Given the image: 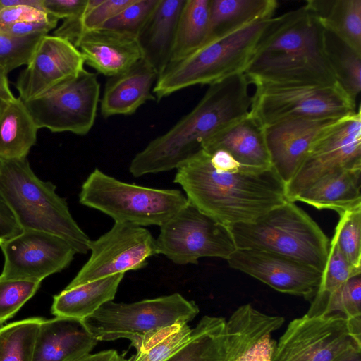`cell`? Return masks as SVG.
<instances>
[{"label": "cell", "mask_w": 361, "mask_h": 361, "mask_svg": "<svg viewBox=\"0 0 361 361\" xmlns=\"http://www.w3.org/2000/svg\"><path fill=\"white\" fill-rule=\"evenodd\" d=\"M173 181L190 204L228 227L254 221L288 200L286 183L272 167L238 162L220 167L202 149L176 169Z\"/></svg>", "instance_id": "cell-1"}, {"label": "cell", "mask_w": 361, "mask_h": 361, "mask_svg": "<svg viewBox=\"0 0 361 361\" xmlns=\"http://www.w3.org/2000/svg\"><path fill=\"white\" fill-rule=\"evenodd\" d=\"M324 33L306 4L273 17L244 71L250 84H337L326 55Z\"/></svg>", "instance_id": "cell-2"}, {"label": "cell", "mask_w": 361, "mask_h": 361, "mask_svg": "<svg viewBox=\"0 0 361 361\" xmlns=\"http://www.w3.org/2000/svg\"><path fill=\"white\" fill-rule=\"evenodd\" d=\"M249 85L244 73L209 85L188 114L135 155L129 165L130 174L141 177L176 169L201 149L207 138L248 114Z\"/></svg>", "instance_id": "cell-3"}, {"label": "cell", "mask_w": 361, "mask_h": 361, "mask_svg": "<svg viewBox=\"0 0 361 361\" xmlns=\"http://www.w3.org/2000/svg\"><path fill=\"white\" fill-rule=\"evenodd\" d=\"M0 195L23 230L51 233L66 240L76 253L90 251L91 240L72 216L56 185L39 179L27 159L0 158Z\"/></svg>", "instance_id": "cell-4"}, {"label": "cell", "mask_w": 361, "mask_h": 361, "mask_svg": "<svg viewBox=\"0 0 361 361\" xmlns=\"http://www.w3.org/2000/svg\"><path fill=\"white\" fill-rule=\"evenodd\" d=\"M238 249L281 255L322 272L329 241L318 224L294 202L287 200L254 221L230 227Z\"/></svg>", "instance_id": "cell-5"}, {"label": "cell", "mask_w": 361, "mask_h": 361, "mask_svg": "<svg viewBox=\"0 0 361 361\" xmlns=\"http://www.w3.org/2000/svg\"><path fill=\"white\" fill-rule=\"evenodd\" d=\"M272 18L254 22L209 41L185 58L169 63L158 76L152 89L155 99L159 101L188 87L210 85L244 73Z\"/></svg>", "instance_id": "cell-6"}, {"label": "cell", "mask_w": 361, "mask_h": 361, "mask_svg": "<svg viewBox=\"0 0 361 361\" xmlns=\"http://www.w3.org/2000/svg\"><path fill=\"white\" fill-rule=\"evenodd\" d=\"M79 202L114 220L138 226H160L188 201L177 189L153 188L121 181L96 168L83 182Z\"/></svg>", "instance_id": "cell-7"}, {"label": "cell", "mask_w": 361, "mask_h": 361, "mask_svg": "<svg viewBox=\"0 0 361 361\" xmlns=\"http://www.w3.org/2000/svg\"><path fill=\"white\" fill-rule=\"evenodd\" d=\"M199 311L195 302L175 293L131 303L109 301L84 322L98 341L124 338L134 347L152 331L177 323H188Z\"/></svg>", "instance_id": "cell-8"}, {"label": "cell", "mask_w": 361, "mask_h": 361, "mask_svg": "<svg viewBox=\"0 0 361 361\" xmlns=\"http://www.w3.org/2000/svg\"><path fill=\"white\" fill-rule=\"evenodd\" d=\"M249 115L264 129L297 118L342 117L355 112L356 102L338 85H255Z\"/></svg>", "instance_id": "cell-9"}, {"label": "cell", "mask_w": 361, "mask_h": 361, "mask_svg": "<svg viewBox=\"0 0 361 361\" xmlns=\"http://www.w3.org/2000/svg\"><path fill=\"white\" fill-rule=\"evenodd\" d=\"M157 255L174 264H197L202 257L228 259L237 249L230 228L188 203L160 226Z\"/></svg>", "instance_id": "cell-10"}, {"label": "cell", "mask_w": 361, "mask_h": 361, "mask_svg": "<svg viewBox=\"0 0 361 361\" xmlns=\"http://www.w3.org/2000/svg\"><path fill=\"white\" fill-rule=\"evenodd\" d=\"M361 338L342 314L308 316L292 320L276 343L271 361H335Z\"/></svg>", "instance_id": "cell-11"}, {"label": "cell", "mask_w": 361, "mask_h": 361, "mask_svg": "<svg viewBox=\"0 0 361 361\" xmlns=\"http://www.w3.org/2000/svg\"><path fill=\"white\" fill-rule=\"evenodd\" d=\"M99 95L97 75L84 68L52 93L25 104L39 129L82 136L94 124Z\"/></svg>", "instance_id": "cell-12"}, {"label": "cell", "mask_w": 361, "mask_h": 361, "mask_svg": "<svg viewBox=\"0 0 361 361\" xmlns=\"http://www.w3.org/2000/svg\"><path fill=\"white\" fill-rule=\"evenodd\" d=\"M90 257L65 288L128 271L138 270L157 255L155 239L142 226L115 222L90 245Z\"/></svg>", "instance_id": "cell-13"}, {"label": "cell", "mask_w": 361, "mask_h": 361, "mask_svg": "<svg viewBox=\"0 0 361 361\" xmlns=\"http://www.w3.org/2000/svg\"><path fill=\"white\" fill-rule=\"evenodd\" d=\"M342 168H361L360 107L322 137L286 184L288 201L325 174Z\"/></svg>", "instance_id": "cell-14"}, {"label": "cell", "mask_w": 361, "mask_h": 361, "mask_svg": "<svg viewBox=\"0 0 361 361\" xmlns=\"http://www.w3.org/2000/svg\"><path fill=\"white\" fill-rule=\"evenodd\" d=\"M4 264L0 278L42 282L67 268L76 254L61 237L35 230L0 243Z\"/></svg>", "instance_id": "cell-15"}, {"label": "cell", "mask_w": 361, "mask_h": 361, "mask_svg": "<svg viewBox=\"0 0 361 361\" xmlns=\"http://www.w3.org/2000/svg\"><path fill=\"white\" fill-rule=\"evenodd\" d=\"M84 64L81 52L70 42L55 35L42 36L14 83L18 97L27 102L52 93L75 78Z\"/></svg>", "instance_id": "cell-16"}, {"label": "cell", "mask_w": 361, "mask_h": 361, "mask_svg": "<svg viewBox=\"0 0 361 361\" xmlns=\"http://www.w3.org/2000/svg\"><path fill=\"white\" fill-rule=\"evenodd\" d=\"M229 266L274 290L312 300L322 272L293 259L262 250L238 249L227 259Z\"/></svg>", "instance_id": "cell-17"}, {"label": "cell", "mask_w": 361, "mask_h": 361, "mask_svg": "<svg viewBox=\"0 0 361 361\" xmlns=\"http://www.w3.org/2000/svg\"><path fill=\"white\" fill-rule=\"evenodd\" d=\"M347 116L290 118L263 129L271 166L286 184L314 145Z\"/></svg>", "instance_id": "cell-18"}, {"label": "cell", "mask_w": 361, "mask_h": 361, "mask_svg": "<svg viewBox=\"0 0 361 361\" xmlns=\"http://www.w3.org/2000/svg\"><path fill=\"white\" fill-rule=\"evenodd\" d=\"M84 320L56 317L39 324L32 361H75L97 344Z\"/></svg>", "instance_id": "cell-19"}, {"label": "cell", "mask_w": 361, "mask_h": 361, "mask_svg": "<svg viewBox=\"0 0 361 361\" xmlns=\"http://www.w3.org/2000/svg\"><path fill=\"white\" fill-rule=\"evenodd\" d=\"M75 47L85 63L108 77L123 73L142 59L136 37L107 30L85 33Z\"/></svg>", "instance_id": "cell-20"}, {"label": "cell", "mask_w": 361, "mask_h": 361, "mask_svg": "<svg viewBox=\"0 0 361 361\" xmlns=\"http://www.w3.org/2000/svg\"><path fill=\"white\" fill-rule=\"evenodd\" d=\"M158 76L142 58L123 73L109 77L100 101L102 116L131 115L147 101L155 100L152 90Z\"/></svg>", "instance_id": "cell-21"}, {"label": "cell", "mask_w": 361, "mask_h": 361, "mask_svg": "<svg viewBox=\"0 0 361 361\" xmlns=\"http://www.w3.org/2000/svg\"><path fill=\"white\" fill-rule=\"evenodd\" d=\"M201 149L208 153L218 149L226 151L247 166L272 167L263 128L249 113L209 136L202 142Z\"/></svg>", "instance_id": "cell-22"}, {"label": "cell", "mask_w": 361, "mask_h": 361, "mask_svg": "<svg viewBox=\"0 0 361 361\" xmlns=\"http://www.w3.org/2000/svg\"><path fill=\"white\" fill-rule=\"evenodd\" d=\"M361 168H342L317 179L300 192L294 202L317 209H332L341 214L361 207Z\"/></svg>", "instance_id": "cell-23"}, {"label": "cell", "mask_w": 361, "mask_h": 361, "mask_svg": "<svg viewBox=\"0 0 361 361\" xmlns=\"http://www.w3.org/2000/svg\"><path fill=\"white\" fill-rule=\"evenodd\" d=\"M185 0H159L139 34L142 58L159 75L169 64L176 26Z\"/></svg>", "instance_id": "cell-24"}, {"label": "cell", "mask_w": 361, "mask_h": 361, "mask_svg": "<svg viewBox=\"0 0 361 361\" xmlns=\"http://www.w3.org/2000/svg\"><path fill=\"white\" fill-rule=\"evenodd\" d=\"M124 274H114L65 288L54 296L51 313L56 317L87 319L104 304L114 299Z\"/></svg>", "instance_id": "cell-25"}, {"label": "cell", "mask_w": 361, "mask_h": 361, "mask_svg": "<svg viewBox=\"0 0 361 361\" xmlns=\"http://www.w3.org/2000/svg\"><path fill=\"white\" fill-rule=\"evenodd\" d=\"M278 5L276 0H210L208 33L204 44L272 18Z\"/></svg>", "instance_id": "cell-26"}, {"label": "cell", "mask_w": 361, "mask_h": 361, "mask_svg": "<svg viewBox=\"0 0 361 361\" xmlns=\"http://www.w3.org/2000/svg\"><path fill=\"white\" fill-rule=\"evenodd\" d=\"M283 322V317L266 314L250 304L240 306L226 322V361H236L249 348L279 329Z\"/></svg>", "instance_id": "cell-27"}, {"label": "cell", "mask_w": 361, "mask_h": 361, "mask_svg": "<svg viewBox=\"0 0 361 361\" xmlns=\"http://www.w3.org/2000/svg\"><path fill=\"white\" fill-rule=\"evenodd\" d=\"M39 128L20 97L8 102L0 118V158L27 157Z\"/></svg>", "instance_id": "cell-28"}, {"label": "cell", "mask_w": 361, "mask_h": 361, "mask_svg": "<svg viewBox=\"0 0 361 361\" xmlns=\"http://www.w3.org/2000/svg\"><path fill=\"white\" fill-rule=\"evenodd\" d=\"M224 318L204 316L188 341L164 361H226Z\"/></svg>", "instance_id": "cell-29"}, {"label": "cell", "mask_w": 361, "mask_h": 361, "mask_svg": "<svg viewBox=\"0 0 361 361\" xmlns=\"http://www.w3.org/2000/svg\"><path fill=\"white\" fill-rule=\"evenodd\" d=\"M324 30L361 53V0H308Z\"/></svg>", "instance_id": "cell-30"}, {"label": "cell", "mask_w": 361, "mask_h": 361, "mask_svg": "<svg viewBox=\"0 0 361 361\" xmlns=\"http://www.w3.org/2000/svg\"><path fill=\"white\" fill-rule=\"evenodd\" d=\"M209 6L210 0H185L169 63L185 58L203 45L208 33Z\"/></svg>", "instance_id": "cell-31"}, {"label": "cell", "mask_w": 361, "mask_h": 361, "mask_svg": "<svg viewBox=\"0 0 361 361\" xmlns=\"http://www.w3.org/2000/svg\"><path fill=\"white\" fill-rule=\"evenodd\" d=\"M325 49L337 84L353 100L361 91V53L325 30Z\"/></svg>", "instance_id": "cell-32"}, {"label": "cell", "mask_w": 361, "mask_h": 361, "mask_svg": "<svg viewBox=\"0 0 361 361\" xmlns=\"http://www.w3.org/2000/svg\"><path fill=\"white\" fill-rule=\"evenodd\" d=\"M134 0H88L84 13L76 18L63 20L54 32L55 36L75 46L86 32L97 30Z\"/></svg>", "instance_id": "cell-33"}, {"label": "cell", "mask_w": 361, "mask_h": 361, "mask_svg": "<svg viewBox=\"0 0 361 361\" xmlns=\"http://www.w3.org/2000/svg\"><path fill=\"white\" fill-rule=\"evenodd\" d=\"M188 323H177L144 336L134 346L136 353L128 361H164L190 338Z\"/></svg>", "instance_id": "cell-34"}, {"label": "cell", "mask_w": 361, "mask_h": 361, "mask_svg": "<svg viewBox=\"0 0 361 361\" xmlns=\"http://www.w3.org/2000/svg\"><path fill=\"white\" fill-rule=\"evenodd\" d=\"M43 319L31 317L0 327V361H32L38 329Z\"/></svg>", "instance_id": "cell-35"}, {"label": "cell", "mask_w": 361, "mask_h": 361, "mask_svg": "<svg viewBox=\"0 0 361 361\" xmlns=\"http://www.w3.org/2000/svg\"><path fill=\"white\" fill-rule=\"evenodd\" d=\"M360 273L355 271L348 264L332 237L329 241L328 257L317 291L311 300L310 307L306 314L318 316L330 296L338 290L351 276Z\"/></svg>", "instance_id": "cell-36"}, {"label": "cell", "mask_w": 361, "mask_h": 361, "mask_svg": "<svg viewBox=\"0 0 361 361\" xmlns=\"http://www.w3.org/2000/svg\"><path fill=\"white\" fill-rule=\"evenodd\" d=\"M333 238L351 267L361 272V207L339 214Z\"/></svg>", "instance_id": "cell-37"}, {"label": "cell", "mask_w": 361, "mask_h": 361, "mask_svg": "<svg viewBox=\"0 0 361 361\" xmlns=\"http://www.w3.org/2000/svg\"><path fill=\"white\" fill-rule=\"evenodd\" d=\"M159 1V0H134L107 21L101 29L120 32L137 39Z\"/></svg>", "instance_id": "cell-38"}, {"label": "cell", "mask_w": 361, "mask_h": 361, "mask_svg": "<svg viewBox=\"0 0 361 361\" xmlns=\"http://www.w3.org/2000/svg\"><path fill=\"white\" fill-rule=\"evenodd\" d=\"M340 313L348 319L361 318V273L351 276L326 300L318 316Z\"/></svg>", "instance_id": "cell-39"}, {"label": "cell", "mask_w": 361, "mask_h": 361, "mask_svg": "<svg viewBox=\"0 0 361 361\" xmlns=\"http://www.w3.org/2000/svg\"><path fill=\"white\" fill-rule=\"evenodd\" d=\"M41 282L0 278V325L14 314L39 288Z\"/></svg>", "instance_id": "cell-40"}, {"label": "cell", "mask_w": 361, "mask_h": 361, "mask_svg": "<svg viewBox=\"0 0 361 361\" xmlns=\"http://www.w3.org/2000/svg\"><path fill=\"white\" fill-rule=\"evenodd\" d=\"M42 36L12 37L0 33V66L8 74L21 66H26Z\"/></svg>", "instance_id": "cell-41"}, {"label": "cell", "mask_w": 361, "mask_h": 361, "mask_svg": "<svg viewBox=\"0 0 361 361\" xmlns=\"http://www.w3.org/2000/svg\"><path fill=\"white\" fill-rule=\"evenodd\" d=\"M59 19L51 14L20 21L0 29V33L12 37H25L32 35H46L56 27Z\"/></svg>", "instance_id": "cell-42"}, {"label": "cell", "mask_w": 361, "mask_h": 361, "mask_svg": "<svg viewBox=\"0 0 361 361\" xmlns=\"http://www.w3.org/2000/svg\"><path fill=\"white\" fill-rule=\"evenodd\" d=\"M88 0H42L44 11L59 20H67L81 16L86 9Z\"/></svg>", "instance_id": "cell-43"}, {"label": "cell", "mask_w": 361, "mask_h": 361, "mask_svg": "<svg viewBox=\"0 0 361 361\" xmlns=\"http://www.w3.org/2000/svg\"><path fill=\"white\" fill-rule=\"evenodd\" d=\"M48 14L42 9L27 5L0 9V29L20 21L37 19Z\"/></svg>", "instance_id": "cell-44"}, {"label": "cell", "mask_w": 361, "mask_h": 361, "mask_svg": "<svg viewBox=\"0 0 361 361\" xmlns=\"http://www.w3.org/2000/svg\"><path fill=\"white\" fill-rule=\"evenodd\" d=\"M276 342L268 335L249 348L236 361H271Z\"/></svg>", "instance_id": "cell-45"}, {"label": "cell", "mask_w": 361, "mask_h": 361, "mask_svg": "<svg viewBox=\"0 0 361 361\" xmlns=\"http://www.w3.org/2000/svg\"><path fill=\"white\" fill-rule=\"evenodd\" d=\"M22 232L16 217L0 195V243L7 240Z\"/></svg>", "instance_id": "cell-46"}, {"label": "cell", "mask_w": 361, "mask_h": 361, "mask_svg": "<svg viewBox=\"0 0 361 361\" xmlns=\"http://www.w3.org/2000/svg\"><path fill=\"white\" fill-rule=\"evenodd\" d=\"M75 361H128L124 354L116 350H103L94 354H89Z\"/></svg>", "instance_id": "cell-47"}, {"label": "cell", "mask_w": 361, "mask_h": 361, "mask_svg": "<svg viewBox=\"0 0 361 361\" xmlns=\"http://www.w3.org/2000/svg\"><path fill=\"white\" fill-rule=\"evenodd\" d=\"M7 75L5 69L0 66V97L6 101L10 102L15 97L10 89Z\"/></svg>", "instance_id": "cell-48"}, {"label": "cell", "mask_w": 361, "mask_h": 361, "mask_svg": "<svg viewBox=\"0 0 361 361\" xmlns=\"http://www.w3.org/2000/svg\"><path fill=\"white\" fill-rule=\"evenodd\" d=\"M20 5H27L42 9V0H0V9Z\"/></svg>", "instance_id": "cell-49"}, {"label": "cell", "mask_w": 361, "mask_h": 361, "mask_svg": "<svg viewBox=\"0 0 361 361\" xmlns=\"http://www.w3.org/2000/svg\"><path fill=\"white\" fill-rule=\"evenodd\" d=\"M335 361H361V349H353Z\"/></svg>", "instance_id": "cell-50"}, {"label": "cell", "mask_w": 361, "mask_h": 361, "mask_svg": "<svg viewBox=\"0 0 361 361\" xmlns=\"http://www.w3.org/2000/svg\"><path fill=\"white\" fill-rule=\"evenodd\" d=\"M8 102L6 101L3 98L0 97V118L6 106V104Z\"/></svg>", "instance_id": "cell-51"}, {"label": "cell", "mask_w": 361, "mask_h": 361, "mask_svg": "<svg viewBox=\"0 0 361 361\" xmlns=\"http://www.w3.org/2000/svg\"><path fill=\"white\" fill-rule=\"evenodd\" d=\"M0 173H1V161H0Z\"/></svg>", "instance_id": "cell-52"}]
</instances>
